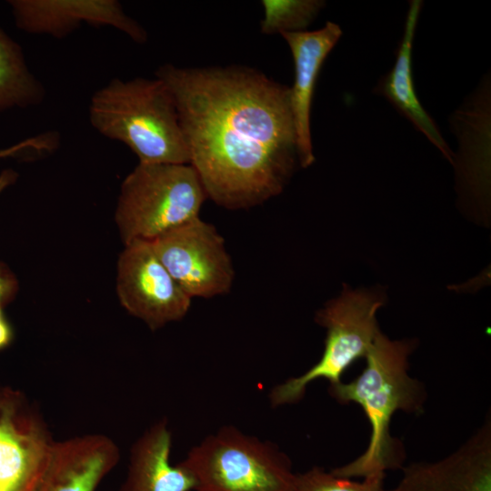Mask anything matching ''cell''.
<instances>
[{
	"label": "cell",
	"instance_id": "8992f818",
	"mask_svg": "<svg viewBox=\"0 0 491 491\" xmlns=\"http://www.w3.org/2000/svg\"><path fill=\"white\" fill-rule=\"evenodd\" d=\"M378 295L345 287L316 315V323L326 329L325 347L319 361L303 375L273 387L269 394L274 407L300 401L307 386L316 379L339 384L344 373L365 357L380 332L376 312L384 305Z\"/></svg>",
	"mask_w": 491,
	"mask_h": 491
},
{
	"label": "cell",
	"instance_id": "8fae6325",
	"mask_svg": "<svg viewBox=\"0 0 491 491\" xmlns=\"http://www.w3.org/2000/svg\"><path fill=\"white\" fill-rule=\"evenodd\" d=\"M386 491H491V423L458 449L436 462L413 463Z\"/></svg>",
	"mask_w": 491,
	"mask_h": 491
},
{
	"label": "cell",
	"instance_id": "6da1fadb",
	"mask_svg": "<svg viewBox=\"0 0 491 491\" xmlns=\"http://www.w3.org/2000/svg\"><path fill=\"white\" fill-rule=\"evenodd\" d=\"M155 75L174 95L207 198L245 209L283 191L299 163L290 87L237 65L166 64Z\"/></svg>",
	"mask_w": 491,
	"mask_h": 491
},
{
	"label": "cell",
	"instance_id": "4fadbf2b",
	"mask_svg": "<svg viewBox=\"0 0 491 491\" xmlns=\"http://www.w3.org/2000/svg\"><path fill=\"white\" fill-rule=\"evenodd\" d=\"M343 35L340 26L331 21L314 31L287 32L281 35L292 53L295 81L290 87V101L295 122L299 165H311L313 152L310 114L315 86L322 65Z\"/></svg>",
	"mask_w": 491,
	"mask_h": 491
},
{
	"label": "cell",
	"instance_id": "e0dca14e",
	"mask_svg": "<svg viewBox=\"0 0 491 491\" xmlns=\"http://www.w3.org/2000/svg\"><path fill=\"white\" fill-rule=\"evenodd\" d=\"M263 34L306 31L326 5L322 0H263Z\"/></svg>",
	"mask_w": 491,
	"mask_h": 491
},
{
	"label": "cell",
	"instance_id": "ba28073f",
	"mask_svg": "<svg viewBox=\"0 0 491 491\" xmlns=\"http://www.w3.org/2000/svg\"><path fill=\"white\" fill-rule=\"evenodd\" d=\"M116 295L120 305L152 330L184 318L192 300L147 241L124 246L117 260Z\"/></svg>",
	"mask_w": 491,
	"mask_h": 491
},
{
	"label": "cell",
	"instance_id": "ffe728a7",
	"mask_svg": "<svg viewBox=\"0 0 491 491\" xmlns=\"http://www.w3.org/2000/svg\"><path fill=\"white\" fill-rule=\"evenodd\" d=\"M18 281L11 269L0 261V305L10 303L18 292Z\"/></svg>",
	"mask_w": 491,
	"mask_h": 491
},
{
	"label": "cell",
	"instance_id": "2e32d148",
	"mask_svg": "<svg viewBox=\"0 0 491 491\" xmlns=\"http://www.w3.org/2000/svg\"><path fill=\"white\" fill-rule=\"evenodd\" d=\"M45 90L30 72L21 46L0 26V111L37 105Z\"/></svg>",
	"mask_w": 491,
	"mask_h": 491
},
{
	"label": "cell",
	"instance_id": "7c38bea8",
	"mask_svg": "<svg viewBox=\"0 0 491 491\" xmlns=\"http://www.w3.org/2000/svg\"><path fill=\"white\" fill-rule=\"evenodd\" d=\"M118 459V447L105 436L54 442L26 491H95Z\"/></svg>",
	"mask_w": 491,
	"mask_h": 491
},
{
	"label": "cell",
	"instance_id": "277c9868",
	"mask_svg": "<svg viewBox=\"0 0 491 491\" xmlns=\"http://www.w3.org/2000/svg\"><path fill=\"white\" fill-rule=\"evenodd\" d=\"M206 192L189 164H139L121 184L115 222L125 245L200 217Z\"/></svg>",
	"mask_w": 491,
	"mask_h": 491
},
{
	"label": "cell",
	"instance_id": "9c48e42d",
	"mask_svg": "<svg viewBox=\"0 0 491 491\" xmlns=\"http://www.w3.org/2000/svg\"><path fill=\"white\" fill-rule=\"evenodd\" d=\"M53 443L18 392H0V491H26Z\"/></svg>",
	"mask_w": 491,
	"mask_h": 491
},
{
	"label": "cell",
	"instance_id": "30bf717a",
	"mask_svg": "<svg viewBox=\"0 0 491 491\" xmlns=\"http://www.w3.org/2000/svg\"><path fill=\"white\" fill-rule=\"evenodd\" d=\"M8 4L16 26L29 34L63 38L86 24L114 27L139 44L147 40L144 27L115 0H11Z\"/></svg>",
	"mask_w": 491,
	"mask_h": 491
},
{
	"label": "cell",
	"instance_id": "3957f363",
	"mask_svg": "<svg viewBox=\"0 0 491 491\" xmlns=\"http://www.w3.org/2000/svg\"><path fill=\"white\" fill-rule=\"evenodd\" d=\"M92 126L125 144L139 164H189L173 94L159 78L112 79L91 97Z\"/></svg>",
	"mask_w": 491,
	"mask_h": 491
},
{
	"label": "cell",
	"instance_id": "5bb4252c",
	"mask_svg": "<svg viewBox=\"0 0 491 491\" xmlns=\"http://www.w3.org/2000/svg\"><path fill=\"white\" fill-rule=\"evenodd\" d=\"M423 2L409 1L401 42L391 70L382 76L373 92L386 97L396 111L421 132L451 163L454 154L436 124L424 109L416 93L412 73V50Z\"/></svg>",
	"mask_w": 491,
	"mask_h": 491
},
{
	"label": "cell",
	"instance_id": "44dd1931",
	"mask_svg": "<svg viewBox=\"0 0 491 491\" xmlns=\"http://www.w3.org/2000/svg\"><path fill=\"white\" fill-rule=\"evenodd\" d=\"M17 179V173L13 169H5L0 173V194Z\"/></svg>",
	"mask_w": 491,
	"mask_h": 491
},
{
	"label": "cell",
	"instance_id": "d6986e66",
	"mask_svg": "<svg viewBox=\"0 0 491 491\" xmlns=\"http://www.w3.org/2000/svg\"><path fill=\"white\" fill-rule=\"evenodd\" d=\"M58 145V135L53 132L28 137L9 147L0 149V159L19 155L24 152L36 154L54 151Z\"/></svg>",
	"mask_w": 491,
	"mask_h": 491
},
{
	"label": "cell",
	"instance_id": "ac0fdd59",
	"mask_svg": "<svg viewBox=\"0 0 491 491\" xmlns=\"http://www.w3.org/2000/svg\"><path fill=\"white\" fill-rule=\"evenodd\" d=\"M384 477L385 474H375L356 482L315 466L296 474L292 491H386L383 486Z\"/></svg>",
	"mask_w": 491,
	"mask_h": 491
},
{
	"label": "cell",
	"instance_id": "5b68a950",
	"mask_svg": "<svg viewBox=\"0 0 491 491\" xmlns=\"http://www.w3.org/2000/svg\"><path fill=\"white\" fill-rule=\"evenodd\" d=\"M180 464L194 491H292L296 476L274 444L231 426L205 437Z\"/></svg>",
	"mask_w": 491,
	"mask_h": 491
},
{
	"label": "cell",
	"instance_id": "603a6c76",
	"mask_svg": "<svg viewBox=\"0 0 491 491\" xmlns=\"http://www.w3.org/2000/svg\"><path fill=\"white\" fill-rule=\"evenodd\" d=\"M2 307H3V306H2V305H0V318H2V317H3V316H2Z\"/></svg>",
	"mask_w": 491,
	"mask_h": 491
},
{
	"label": "cell",
	"instance_id": "7402d4cb",
	"mask_svg": "<svg viewBox=\"0 0 491 491\" xmlns=\"http://www.w3.org/2000/svg\"><path fill=\"white\" fill-rule=\"evenodd\" d=\"M12 337V331L9 325L2 317L0 318V348L9 344Z\"/></svg>",
	"mask_w": 491,
	"mask_h": 491
},
{
	"label": "cell",
	"instance_id": "52a82bcc",
	"mask_svg": "<svg viewBox=\"0 0 491 491\" xmlns=\"http://www.w3.org/2000/svg\"><path fill=\"white\" fill-rule=\"evenodd\" d=\"M162 264L193 297L211 298L228 293L235 270L217 229L200 217L173 228L150 241Z\"/></svg>",
	"mask_w": 491,
	"mask_h": 491
},
{
	"label": "cell",
	"instance_id": "9a60e30c",
	"mask_svg": "<svg viewBox=\"0 0 491 491\" xmlns=\"http://www.w3.org/2000/svg\"><path fill=\"white\" fill-rule=\"evenodd\" d=\"M172 436L166 420L149 427L131 449L120 491H194L195 480L179 463L169 462Z\"/></svg>",
	"mask_w": 491,
	"mask_h": 491
},
{
	"label": "cell",
	"instance_id": "7a4b0ae2",
	"mask_svg": "<svg viewBox=\"0 0 491 491\" xmlns=\"http://www.w3.org/2000/svg\"><path fill=\"white\" fill-rule=\"evenodd\" d=\"M414 342L391 340L381 331L365 356L366 366L354 380L329 386V394L341 404L359 405L370 424L366 451L331 472L346 478L385 474L400 467V443L390 435V422L397 411L421 414L425 402L422 385L408 375V357Z\"/></svg>",
	"mask_w": 491,
	"mask_h": 491
}]
</instances>
